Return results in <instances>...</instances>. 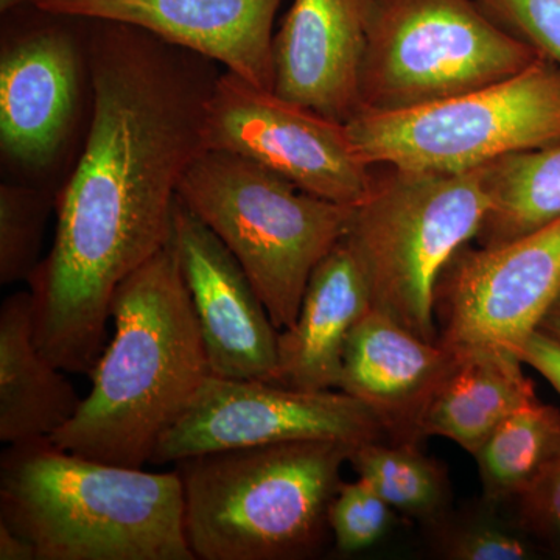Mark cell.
<instances>
[{
    "label": "cell",
    "mask_w": 560,
    "mask_h": 560,
    "mask_svg": "<svg viewBox=\"0 0 560 560\" xmlns=\"http://www.w3.org/2000/svg\"><path fill=\"white\" fill-rule=\"evenodd\" d=\"M88 60L90 131L55 198L49 256L28 280L40 352L72 374L94 370L120 283L172 241L220 77L217 62L113 21L91 20Z\"/></svg>",
    "instance_id": "1"
},
{
    "label": "cell",
    "mask_w": 560,
    "mask_h": 560,
    "mask_svg": "<svg viewBox=\"0 0 560 560\" xmlns=\"http://www.w3.org/2000/svg\"><path fill=\"white\" fill-rule=\"evenodd\" d=\"M110 319L113 340L91 371L90 394L49 440L140 469L212 375L173 237L120 283Z\"/></svg>",
    "instance_id": "2"
},
{
    "label": "cell",
    "mask_w": 560,
    "mask_h": 560,
    "mask_svg": "<svg viewBox=\"0 0 560 560\" xmlns=\"http://www.w3.org/2000/svg\"><path fill=\"white\" fill-rule=\"evenodd\" d=\"M0 521L38 560H197L178 471L102 463L50 440L3 452Z\"/></svg>",
    "instance_id": "3"
},
{
    "label": "cell",
    "mask_w": 560,
    "mask_h": 560,
    "mask_svg": "<svg viewBox=\"0 0 560 560\" xmlns=\"http://www.w3.org/2000/svg\"><path fill=\"white\" fill-rule=\"evenodd\" d=\"M353 445L296 441L175 464L187 539L200 560H296L319 551Z\"/></svg>",
    "instance_id": "4"
},
{
    "label": "cell",
    "mask_w": 560,
    "mask_h": 560,
    "mask_svg": "<svg viewBox=\"0 0 560 560\" xmlns=\"http://www.w3.org/2000/svg\"><path fill=\"white\" fill-rule=\"evenodd\" d=\"M178 198L234 254L279 331L296 319L312 272L346 237L353 213L220 150L202 151Z\"/></svg>",
    "instance_id": "5"
},
{
    "label": "cell",
    "mask_w": 560,
    "mask_h": 560,
    "mask_svg": "<svg viewBox=\"0 0 560 560\" xmlns=\"http://www.w3.org/2000/svg\"><path fill=\"white\" fill-rule=\"evenodd\" d=\"M374 167L370 195L353 208L346 242L377 308L422 340L440 342L434 298L442 272L488 217L485 167L459 175Z\"/></svg>",
    "instance_id": "6"
},
{
    "label": "cell",
    "mask_w": 560,
    "mask_h": 560,
    "mask_svg": "<svg viewBox=\"0 0 560 560\" xmlns=\"http://www.w3.org/2000/svg\"><path fill=\"white\" fill-rule=\"evenodd\" d=\"M372 167L459 175L560 143V66L539 57L511 79L416 108L361 110L346 124Z\"/></svg>",
    "instance_id": "7"
},
{
    "label": "cell",
    "mask_w": 560,
    "mask_h": 560,
    "mask_svg": "<svg viewBox=\"0 0 560 560\" xmlns=\"http://www.w3.org/2000/svg\"><path fill=\"white\" fill-rule=\"evenodd\" d=\"M539 57L477 0H370L360 113L410 109L481 90Z\"/></svg>",
    "instance_id": "8"
},
{
    "label": "cell",
    "mask_w": 560,
    "mask_h": 560,
    "mask_svg": "<svg viewBox=\"0 0 560 560\" xmlns=\"http://www.w3.org/2000/svg\"><path fill=\"white\" fill-rule=\"evenodd\" d=\"M205 140L206 150L238 154L337 205L355 208L374 183V167L361 160L346 124L228 70L210 94Z\"/></svg>",
    "instance_id": "9"
},
{
    "label": "cell",
    "mask_w": 560,
    "mask_h": 560,
    "mask_svg": "<svg viewBox=\"0 0 560 560\" xmlns=\"http://www.w3.org/2000/svg\"><path fill=\"white\" fill-rule=\"evenodd\" d=\"M383 436L374 412L340 389L304 390L210 375L158 442L150 464L296 441H337L355 447Z\"/></svg>",
    "instance_id": "10"
},
{
    "label": "cell",
    "mask_w": 560,
    "mask_h": 560,
    "mask_svg": "<svg viewBox=\"0 0 560 560\" xmlns=\"http://www.w3.org/2000/svg\"><path fill=\"white\" fill-rule=\"evenodd\" d=\"M7 18L0 55V147L7 161L43 172L65 149L80 108L91 20L35 3Z\"/></svg>",
    "instance_id": "11"
},
{
    "label": "cell",
    "mask_w": 560,
    "mask_h": 560,
    "mask_svg": "<svg viewBox=\"0 0 560 560\" xmlns=\"http://www.w3.org/2000/svg\"><path fill=\"white\" fill-rule=\"evenodd\" d=\"M559 294L560 219L504 245L464 246L438 282L440 342L452 350H515Z\"/></svg>",
    "instance_id": "12"
},
{
    "label": "cell",
    "mask_w": 560,
    "mask_h": 560,
    "mask_svg": "<svg viewBox=\"0 0 560 560\" xmlns=\"http://www.w3.org/2000/svg\"><path fill=\"white\" fill-rule=\"evenodd\" d=\"M173 241L212 375L272 382L279 330L234 254L179 198Z\"/></svg>",
    "instance_id": "13"
},
{
    "label": "cell",
    "mask_w": 560,
    "mask_h": 560,
    "mask_svg": "<svg viewBox=\"0 0 560 560\" xmlns=\"http://www.w3.org/2000/svg\"><path fill=\"white\" fill-rule=\"evenodd\" d=\"M283 0H35L40 10L121 22L275 91L276 16Z\"/></svg>",
    "instance_id": "14"
},
{
    "label": "cell",
    "mask_w": 560,
    "mask_h": 560,
    "mask_svg": "<svg viewBox=\"0 0 560 560\" xmlns=\"http://www.w3.org/2000/svg\"><path fill=\"white\" fill-rule=\"evenodd\" d=\"M370 0H293L272 39L280 97L348 124L361 109Z\"/></svg>",
    "instance_id": "15"
},
{
    "label": "cell",
    "mask_w": 560,
    "mask_h": 560,
    "mask_svg": "<svg viewBox=\"0 0 560 560\" xmlns=\"http://www.w3.org/2000/svg\"><path fill=\"white\" fill-rule=\"evenodd\" d=\"M455 361V350L371 308L346 341L338 389L366 405L390 441L419 442L427 408Z\"/></svg>",
    "instance_id": "16"
},
{
    "label": "cell",
    "mask_w": 560,
    "mask_h": 560,
    "mask_svg": "<svg viewBox=\"0 0 560 560\" xmlns=\"http://www.w3.org/2000/svg\"><path fill=\"white\" fill-rule=\"evenodd\" d=\"M371 308L366 275L342 238L312 272L294 323L279 331L272 383L304 390L338 389L346 341Z\"/></svg>",
    "instance_id": "17"
},
{
    "label": "cell",
    "mask_w": 560,
    "mask_h": 560,
    "mask_svg": "<svg viewBox=\"0 0 560 560\" xmlns=\"http://www.w3.org/2000/svg\"><path fill=\"white\" fill-rule=\"evenodd\" d=\"M81 400L60 368L40 352L31 291L11 294L0 308V441L49 440L77 415Z\"/></svg>",
    "instance_id": "18"
},
{
    "label": "cell",
    "mask_w": 560,
    "mask_h": 560,
    "mask_svg": "<svg viewBox=\"0 0 560 560\" xmlns=\"http://www.w3.org/2000/svg\"><path fill=\"white\" fill-rule=\"evenodd\" d=\"M456 361L422 420V434L441 436L474 456L512 412L537 400L523 361L508 348L455 350Z\"/></svg>",
    "instance_id": "19"
},
{
    "label": "cell",
    "mask_w": 560,
    "mask_h": 560,
    "mask_svg": "<svg viewBox=\"0 0 560 560\" xmlns=\"http://www.w3.org/2000/svg\"><path fill=\"white\" fill-rule=\"evenodd\" d=\"M485 176L492 205L477 235L482 248L560 219V143L501 158L486 165Z\"/></svg>",
    "instance_id": "20"
},
{
    "label": "cell",
    "mask_w": 560,
    "mask_h": 560,
    "mask_svg": "<svg viewBox=\"0 0 560 560\" xmlns=\"http://www.w3.org/2000/svg\"><path fill=\"white\" fill-rule=\"evenodd\" d=\"M474 458L486 500H521L560 463L559 408L534 400L512 412Z\"/></svg>",
    "instance_id": "21"
},
{
    "label": "cell",
    "mask_w": 560,
    "mask_h": 560,
    "mask_svg": "<svg viewBox=\"0 0 560 560\" xmlns=\"http://www.w3.org/2000/svg\"><path fill=\"white\" fill-rule=\"evenodd\" d=\"M349 464L394 511L430 525L447 514V474L438 460L420 451L419 442H364L352 447Z\"/></svg>",
    "instance_id": "22"
},
{
    "label": "cell",
    "mask_w": 560,
    "mask_h": 560,
    "mask_svg": "<svg viewBox=\"0 0 560 560\" xmlns=\"http://www.w3.org/2000/svg\"><path fill=\"white\" fill-rule=\"evenodd\" d=\"M500 504L486 500L478 506L445 514L434 522L436 547L452 560H525L533 558V544L521 523L500 517Z\"/></svg>",
    "instance_id": "23"
},
{
    "label": "cell",
    "mask_w": 560,
    "mask_h": 560,
    "mask_svg": "<svg viewBox=\"0 0 560 560\" xmlns=\"http://www.w3.org/2000/svg\"><path fill=\"white\" fill-rule=\"evenodd\" d=\"M44 190L20 184L0 187V283L28 282L36 271L51 206Z\"/></svg>",
    "instance_id": "24"
},
{
    "label": "cell",
    "mask_w": 560,
    "mask_h": 560,
    "mask_svg": "<svg viewBox=\"0 0 560 560\" xmlns=\"http://www.w3.org/2000/svg\"><path fill=\"white\" fill-rule=\"evenodd\" d=\"M393 511L364 478L341 482L329 510V526L337 550L341 555L370 550L389 533Z\"/></svg>",
    "instance_id": "25"
},
{
    "label": "cell",
    "mask_w": 560,
    "mask_h": 560,
    "mask_svg": "<svg viewBox=\"0 0 560 560\" xmlns=\"http://www.w3.org/2000/svg\"><path fill=\"white\" fill-rule=\"evenodd\" d=\"M477 3L501 28L560 66V0H477Z\"/></svg>",
    "instance_id": "26"
},
{
    "label": "cell",
    "mask_w": 560,
    "mask_h": 560,
    "mask_svg": "<svg viewBox=\"0 0 560 560\" xmlns=\"http://www.w3.org/2000/svg\"><path fill=\"white\" fill-rule=\"evenodd\" d=\"M517 503L525 533L560 548V463Z\"/></svg>",
    "instance_id": "27"
},
{
    "label": "cell",
    "mask_w": 560,
    "mask_h": 560,
    "mask_svg": "<svg viewBox=\"0 0 560 560\" xmlns=\"http://www.w3.org/2000/svg\"><path fill=\"white\" fill-rule=\"evenodd\" d=\"M523 363L539 372L560 394V342L537 329L515 349Z\"/></svg>",
    "instance_id": "28"
},
{
    "label": "cell",
    "mask_w": 560,
    "mask_h": 560,
    "mask_svg": "<svg viewBox=\"0 0 560 560\" xmlns=\"http://www.w3.org/2000/svg\"><path fill=\"white\" fill-rule=\"evenodd\" d=\"M0 560H38L31 541L0 521Z\"/></svg>",
    "instance_id": "29"
},
{
    "label": "cell",
    "mask_w": 560,
    "mask_h": 560,
    "mask_svg": "<svg viewBox=\"0 0 560 560\" xmlns=\"http://www.w3.org/2000/svg\"><path fill=\"white\" fill-rule=\"evenodd\" d=\"M539 330L560 342V294L558 300L552 302L550 311L541 319Z\"/></svg>",
    "instance_id": "30"
},
{
    "label": "cell",
    "mask_w": 560,
    "mask_h": 560,
    "mask_svg": "<svg viewBox=\"0 0 560 560\" xmlns=\"http://www.w3.org/2000/svg\"><path fill=\"white\" fill-rule=\"evenodd\" d=\"M35 0H0V13L7 14L10 11L22 9V7L32 5Z\"/></svg>",
    "instance_id": "31"
}]
</instances>
